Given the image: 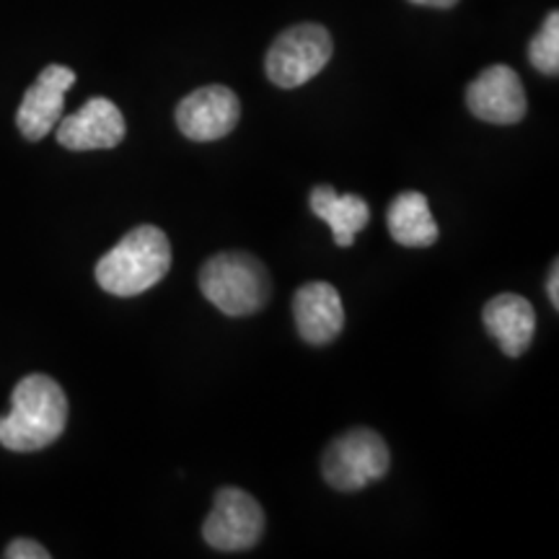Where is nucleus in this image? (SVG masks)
Listing matches in <instances>:
<instances>
[{
  "mask_svg": "<svg viewBox=\"0 0 559 559\" xmlns=\"http://www.w3.org/2000/svg\"><path fill=\"white\" fill-rule=\"evenodd\" d=\"M68 425V396L50 376H26L11 394V412L0 417V445L32 453L52 445Z\"/></svg>",
  "mask_w": 559,
  "mask_h": 559,
  "instance_id": "obj_1",
  "label": "nucleus"
},
{
  "mask_svg": "<svg viewBox=\"0 0 559 559\" xmlns=\"http://www.w3.org/2000/svg\"><path fill=\"white\" fill-rule=\"evenodd\" d=\"M171 270L169 236L156 226L132 228L96 264V283L117 298H135L151 290Z\"/></svg>",
  "mask_w": 559,
  "mask_h": 559,
  "instance_id": "obj_2",
  "label": "nucleus"
},
{
  "mask_svg": "<svg viewBox=\"0 0 559 559\" xmlns=\"http://www.w3.org/2000/svg\"><path fill=\"white\" fill-rule=\"evenodd\" d=\"M200 290L226 317H251L270 300V275L260 260L243 251L215 254L202 264Z\"/></svg>",
  "mask_w": 559,
  "mask_h": 559,
  "instance_id": "obj_3",
  "label": "nucleus"
},
{
  "mask_svg": "<svg viewBox=\"0 0 559 559\" xmlns=\"http://www.w3.org/2000/svg\"><path fill=\"white\" fill-rule=\"evenodd\" d=\"M389 445L376 430L355 428L332 440L321 459V474L326 485L340 492H358L370 481H379L389 474Z\"/></svg>",
  "mask_w": 559,
  "mask_h": 559,
  "instance_id": "obj_4",
  "label": "nucleus"
},
{
  "mask_svg": "<svg viewBox=\"0 0 559 559\" xmlns=\"http://www.w3.org/2000/svg\"><path fill=\"white\" fill-rule=\"evenodd\" d=\"M334 45L330 32L319 24L290 26L272 41L267 52V79L280 88H298L317 79L332 60Z\"/></svg>",
  "mask_w": 559,
  "mask_h": 559,
  "instance_id": "obj_5",
  "label": "nucleus"
},
{
  "mask_svg": "<svg viewBox=\"0 0 559 559\" xmlns=\"http://www.w3.org/2000/svg\"><path fill=\"white\" fill-rule=\"evenodd\" d=\"M264 534V510L239 487H221L213 510L202 523V539L213 549L243 551L260 544Z\"/></svg>",
  "mask_w": 559,
  "mask_h": 559,
  "instance_id": "obj_6",
  "label": "nucleus"
},
{
  "mask_svg": "<svg viewBox=\"0 0 559 559\" xmlns=\"http://www.w3.org/2000/svg\"><path fill=\"white\" fill-rule=\"evenodd\" d=\"M466 107L477 120L489 124H515L526 117L528 102L513 68H485L466 88Z\"/></svg>",
  "mask_w": 559,
  "mask_h": 559,
  "instance_id": "obj_7",
  "label": "nucleus"
},
{
  "mask_svg": "<svg viewBox=\"0 0 559 559\" xmlns=\"http://www.w3.org/2000/svg\"><path fill=\"white\" fill-rule=\"evenodd\" d=\"M241 117L239 96L226 86H202L179 102L177 128L198 143L221 140L234 132Z\"/></svg>",
  "mask_w": 559,
  "mask_h": 559,
  "instance_id": "obj_8",
  "label": "nucleus"
},
{
  "mask_svg": "<svg viewBox=\"0 0 559 559\" xmlns=\"http://www.w3.org/2000/svg\"><path fill=\"white\" fill-rule=\"evenodd\" d=\"M124 117L115 102L96 96L79 111L60 117L58 143L68 151H109L124 140Z\"/></svg>",
  "mask_w": 559,
  "mask_h": 559,
  "instance_id": "obj_9",
  "label": "nucleus"
},
{
  "mask_svg": "<svg viewBox=\"0 0 559 559\" xmlns=\"http://www.w3.org/2000/svg\"><path fill=\"white\" fill-rule=\"evenodd\" d=\"M75 73L66 66H47L21 99L16 124L26 140L50 135L66 109V94L73 88Z\"/></svg>",
  "mask_w": 559,
  "mask_h": 559,
  "instance_id": "obj_10",
  "label": "nucleus"
},
{
  "mask_svg": "<svg viewBox=\"0 0 559 559\" xmlns=\"http://www.w3.org/2000/svg\"><path fill=\"white\" fill-rule=\"evenodd\" d=\"M293 317L298 334L309 345H330L345 330V306L340 290L330 283H306L293 296Z\"/></svg>",
  "mask_w": 559,
  "mask_h": 559,
  "instance_id": "obj_11",
  "label": "nucleus"
},
{
  "mask_svg": "<svg viewBox=\"0 0 559 559\" xmlns=\"http://www.w3.org/2000/svg\"><path fill=\"white\" fill-rule=\"evenodd\" d=\"M481 319H485V330L498 340L508 358H521L534 342L536 311L523 296H515V293L495 296L487 300Z\"/></svg>",
  "mask_w": 559,
  "mask_h": 559,
  "instance_id": "obj_12",
  "label": "nucleus"
},
{
  "mask_svg": "<svg viewBox=\"0 0 559 559\" xmlns=\"http://www.w3.org/2000/svg\"><path fill=\"white\" fill-rule=\"evenodd\" d=\"M311 210L332 228L337 247H353L355 236L368 226L370 207L358 194H340L330 185L313 187Z\"/></svg>",
  "mask_w": 559,
  "mask_h": 559,
  "instance_id": "obj_13",
  "label": "nucleus"
},
{
  "mask_svg": "<svg viewBox=\"0 0 559 559\" xmlns=\"http://www.w3.org/2000/svg\"><path fill=\"white\" fill-rule=\"evenodd\" d=\"M386 226L391 239L402 247L423 249L438 241V223L432 218L428 198L419 192H402L389 205Z\"/></svg>",
  "mask_w": 559,
  "mask_h": 559,
  "instance_id": "obj_14",
  "label": "nucleus"
},
{
  "mask_svg": "<svg viewBox=\"0 0 559 559\" xmlns=\"http://www.w3.org/2000/svg\"><path fill=\"white\" fill-rule=\"evenodd\" d=\"M528 60L539 73L557 75L559 70V13L551 11L544 26L531 39L528 45Z\"/></svg>",
  "mask_w": 559,
  "mask_h": 559,
  "instance_id": "obj_15",
  "label": "nucleus"
},
{
  "mask_svg": "<svg viewBox=\"0 0 559 559\" xmlns=\"http://www.w3.org/2000/svg\"><path fill=\"white\" fill-rule=\"evenodd\" d=\"M5 557L9 559H50V551L32 539H16L9 544Z\"/></svg>",
  "mask_w": 559,
  "mask_h": 559,
  "instance_id": "obj_16",
  "label": "nucleus"
},
{
  "mask_svg": "<svg viewBox=\"0 0 559 559\" xmlns=\"http://www.w3.org/2000/svg\"><path fill=\"white\" fill-rule=\"evenodd\" d=\"M547 293H549L551 306L559 309V262L551 264V272H549V280H547Z\"/></svg>",
  "mask_w": 559,
  "mask_h": 559,
  "instance_id": "obj_17",
  "label": "nucleus"
},
{
  "mask_svg": "<svg viewBox=\"0 0 559 559\" xmlns=\"http://www.w3.org/2000/svg\"><path fill=\"white\" fill-rule=\"evenodd\" d=\"M415 5H425V9H453L459 0H409Z\"/></svg>",
  "mask_w": 559,
  "mask_h": 559,
  "instance_id": "obj_18",
  "label": "nucleus"
}]
</instances>
